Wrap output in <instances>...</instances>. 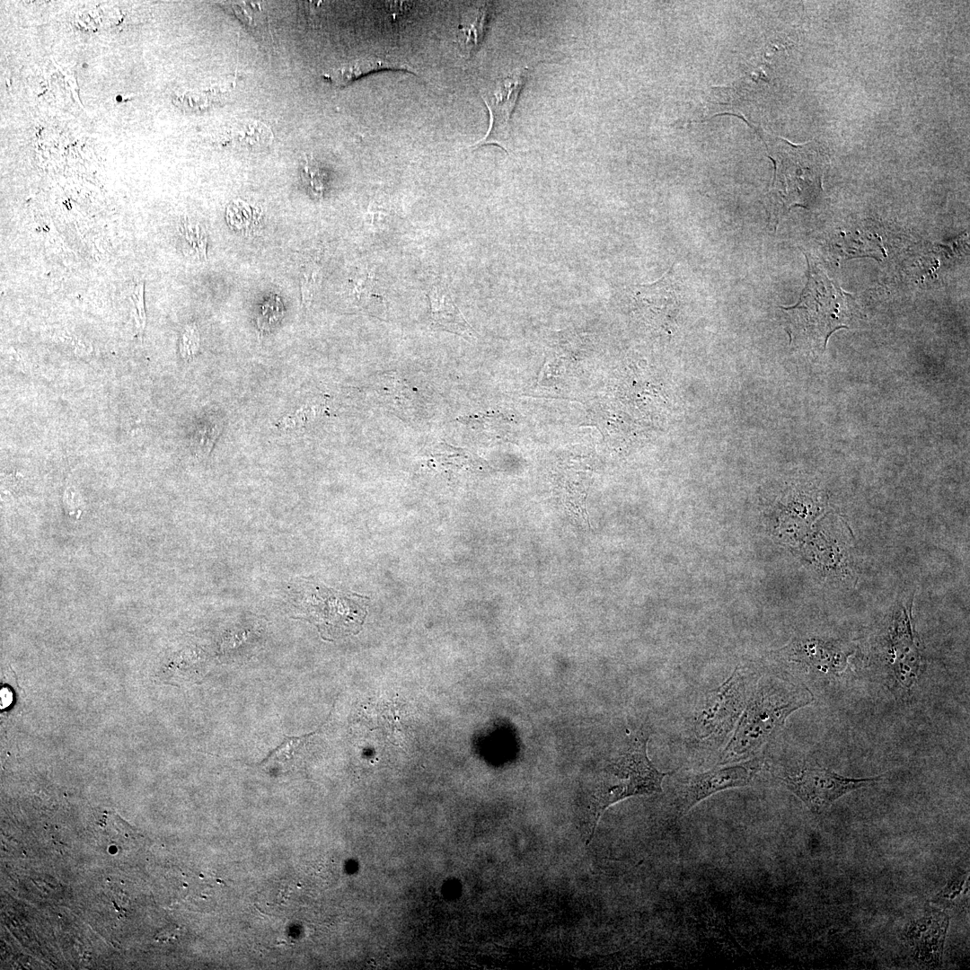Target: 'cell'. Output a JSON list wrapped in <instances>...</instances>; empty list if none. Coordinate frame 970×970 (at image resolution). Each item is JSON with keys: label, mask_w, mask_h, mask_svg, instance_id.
<instances>
[{"label": "cell", "mask_w": 970, "mask_h": 970, "mask_svg": "<svg viewBox=\"0 0 970 970\" xmlns=\"http://www.w3.org/2000/svg\"><path fill=\"white\" fill-rule=\"evenodd\" d=\"M782 309L789 321L791 337L803 338L823 348L833 331L848 327L851 318L845 295L811 262L798 304Z\"/></svg>", "instance_id": "obj_3"}, {"label": "cell", "mask_w": 970, "mask_h": 970, "mask_svg": "<svg viewBox=\"0 0 970 970\" xmlns=\"http://www.w3.org/2000/svg\"><path fill=\"white\" fill-rule=\"evenodd\" d=\"M322 280V270L319 263L308 262L301 276L302 304L305 308L310 307L316 294L318 293Z\"/></svg>", "instance_id": "obj_19"}, {"label": "cell", "mask_w": 970, "mask_h": 970, "mask_svg": "<svg viewBox=\"0 0 970 970\" xmlns=\"http://www.w3.org/2000/svg\"><path fill=\"white\" fill-rule=\"evenodd\" d=\"M762 761L753 758L736 763H725L719 767L692 775L678 788L675 794L677 815H685L702 799L719 791L746 786L760 771Z\"/></svg>", "instance_id": "obj_8"}, {"label": "cell", "mask_w": 970, "mask_h": 970, "mask_svg": "<svg viewBox=\"0 0 970 970\" xmlns=\"http://www.w3.org/2000/svg\"><path fill=\"white\" fill-rule=\"evenodd\" d=\"M891 648L890 664L894 675L901 685L909 689L917 680L921 657L913 641L910 621L905 613L894 621Z\"/></svg>", "instance_id": "obj_11"}, {"label": "cell", "mask_w": 970, "mask_h": 970, "mask_svg": "<svg viewBox=\"0 0 970 970\" xmlns=\"http://www.w3.org/2000/svg\"><path fill=\"white\" fill-rule=\"evenodd\" d=\"M530 73L531 68L527 66L516 69L480 90L489 111L490 122L486 136L473 148L497 145L507 152L506 146L509 138L511 115Z\"/></svg>", "instance_id": "obj_9"}, {"label": "cell", "mask_w": 970, "mask_h": 970, "mask_svg": "<svg viewBox=\"0 0 970 970\" xmlns=\"http://www.w3.org/2000/svg\"><path fill=\"white\" fill-rule=\"evenodd\" d=\"M648 737L635 739L629 748L611 760L602 770L591 795L593 825L588 843L597 822L612 805L633 796L662 792L663 779L668 774L657 769L647 753Z\"/></svg>", "instance_id": "obj_2"}, {"label": "cell", "mask_w": 970, "mask_h": 970, "mask_svg": "<svg viewBox=\"0 0 970 970\" xmlns=\"http://www.w3.org/2000/svg\"><path fill=\"white\" fill-rule=\"evenodd\" d=\"M307 738L306 736L300 737L286 736L283 743L262 763L267 766L293 764L295 758L303 751Z\"/></svg>", "instance_id": "obj_18"}, {"label": "cell", "mask_w": 970, "mask_h": 970, "mask_svg": "<svg viewBox=\"0 0 970 970\" xmlns=\"http://www.w3.org/2000/svg\"><path fill=\"white\" fill-rule=\"evenodd\" d=\"M967 881L965 875L953 877L948 881L947 886L933 897L932 903L945 907L952 906L964 893V890L968 889V887L966 886Z\"/></svg>", "instance_id": "obj_21"}, {"label": "cell", "mask_w": 970, "mask_h": 970, "mask_svg": "<svg viewBox=\"0 0 970 970\" xmlns=\"http://www.w3.org/2000/svg\"><path fill=\"white\" fill-rule=\"evenodd\" d=\"M200 346V337L198 328L194 323L187 324L181 334L180 354L183 360L190 361L198 354Z\"/></svg>", "instance_id": "obj_22"}, {"label": "cell", "mask_w": 970, "mask_h": 970, "mask_svg": "<svg viewBox=\"0 0 970 970\" xmlns=\"http://www.w3.org/2000/svg\"><path fill=\"white\" fill-rule=\"evenodd\" d=\"M753 678L736 670L720 686L710 691L699 707L694 730L701 739L728 734L741 717L752 691Z\"/></svg>", "instance_id": "obj_6"}, {"label": "cell", "mask_w": 970, "mask_h": 970, "mask_svg": "<svg viewBox=\"0 0 970 970\" xmlns=\"http://www.w3.org/2000/svg\"><path fill=\"white\" fill-rule=\"evenodd\" d=\"M488 5H480L467 10L462 16L458 30V43L461 52L469 57L480 47L489 22Z\"/></svg>", "instance_id": "obj_15"}, {"label": "cell", "mask_w": 970, "mask_h": 970, "mask_svg": "<svg viewBox=\"0 0 970 970\" xmlns=\"http://www.w3.org/2000/svg\"><path fill=\"white\" fill-rule=\"evenodd\" d=\"M783 151L772 160L775 174L771 194L778 205L771 216L777 225L782 210L793 206H807L822 190L824 157L808 145L793 146L785 143Z\"/></svg>", "instance_id": "obj_4"}, {"label": "cell", "mask_w": 970, "mask_h": 970, "mask_svg": "<svg viewBox=\"0 0 970 970\" xmlns=\"http://www.w3.org/2000/svg\"><path fill=\"white\" fill-rule=\"evenodd\" d=\"M930 909L924 916L911 923L906 930V937L918 959L927 965L939 966L948 917L941 911Z\"/></svg>", "instance_id": "obj_10"}, {"label": "cell", "mask_w": 970, "mask_h": 970, "mask_svg": "<svg viewBox=\"0 0 970 970\" xmlns=\"http://www.w3.org/2000/svg\"><path fill=\"white\" fill-rule=\"evenodd\" d=\"M224 426L225 419L217 411H209L198 418L191 427L189 437L192 453L198 458L207 457Z\"/></svg>", "instance_id": "obj_14"}, {"label": "cell", "mask_w": 970, "mask_h": 970, "mask_svg": "<svg viewBox=\"0 0 970 970\" xmlns=\"http://www.w3.org/2000/svg\"><path fill=\"white\" fill-rule=\"evenodd\" d=\"M303 605L305 618L324 639H338L359 631L366 616L367 598L312 583L306 587Z\"/></svg>", "instance_id": "obj_5"}, {"label": "cell", "mask_w": 970, "mask_h": 970, "mask_svg": "<svg viewBox=\"0 0 970 970\" xmlns=\"http://www.w3.org/2000/svg\"><path fill=\"white\" fill-rule=\"evenodd\" d=\"M231 141L244 148L258 149L271 143L272 133L259 121H245L232 131Z\"/></svg>", "instance_id": "obj_17"}, {"label": "cell", "mask_w": 970, "mask_h": 970, "mask_svg": "<svg viewBox=\"0 0 970 970\" xmlns=\"http://www.w3.org/2000/svg\"><path fill=\"white\" fill-rule=\"evenodd\" d=\"M285 313V309L280 298L277 295L271 296L263 305L261 313L257 320L258 327L260 331H269L273 326L277 325L282 319Z\"/></svg>", "instance_id": "obj_20"}, {"label": "cell", "mask_w": 970, "mask_h": 970, "mask_svg": "<svg viewBox=\"0 0 970 970\" xmlns=\"http://www.w3.org/2000/svg\"><path fill=\"white\" fill-rule=\"evenodd\" d=\"M847 656L831 644L808 642L803 646L797 659L823 673H838L844 669Z\"/></svg>", "instance_id": "obj_16"}, {"label": "cell", "mask_w": 970, "mask_h": 970, "mask_svg": "<svg viewBox=\"0 0 970 970\" xmlns=\"http://www.w3.org/2000/svg\"><path fill=\"white\" fill-rule=\"evenodd\" d=\"M807 688L780 678L762 680L751 694L734 736L720 756V763L754 756L795 710L809 704Z\"/></svg>", "instance_id": "obj_1"}, {"label": "cell", "mask_w": 970, "mask_h": 970, "mask_svg": "<svg viewBox=\"0 0 970 970\" xmlns=\"http://www.w3.org/2000/svg\"><path fill=\"white\" fill-rule=\"evenodd\" d=\"M305 172L309 178L310 187L313 193L316 196H322L323 192V181L318 168L307 165L305 167Z\"/></svg>", "instance_id": "obj_24"}, {"label": "cell", "mask_w": 970, "mask_h": 970, "mask_svg": "<svg viewBox=\"0 0 970 970\" xmlns=\"http://www.w3.org/2000/svg\"><path fill=\"white\" fill-rule=\"evenodd\" d=\"M431 320L445 331L470 335L472 331L445 287L434 285L428 292Z\"/></svg>", "instance_id": "obj_12"}, {"label": "cell", "mask_w": 970, "mask_h": 970, "mask_svg": "<svg viewBox=\"0 0 970 970\" xmlns=\"http://www.w3.org/2000/svg\"><path fill=\"white\" fill-rule=\"evenodd\" d=\"M381 70H405L415 74L410 66L393 58L367 57L342 65L324 75L336 86H346L359 77Z\"/></svg>", "instance_id": "obj_13"}, {"label": "cell", "mask_w": 970, "mask_h": 970, "mask_svg": "<svg viewBox=\"0 0 970 970\" xmlns=\"http://www.w3.org/2000/svg\"><path fill=\"white\" fill-rule=\"evenodd\" d=\"M881 778H849L824 767L805 765L798 772L787 774L781 780L813 813L821 814L848 792L870 786Z\"/></svg>", "instance_id": "obj_7"}, {"label": "cell", "mask_w": 970, "mask_h": 970, "mask_svg": "<svg viewBox=\"0 0 970 970\" xmlns=\"http://www.w3.org/2000/svg\"><path fill=\"white\" fill-rule=\"evenodd\" d=\"M132 298H133V302H134V304H135V307H136V312H137V325L138 330L142 333L145 327H146V315L145 302H144V283L143 282L138 283L135 287L134 292L132 294Z\"/></svg>", "instance_id": "obj_23"}]
</instances>
